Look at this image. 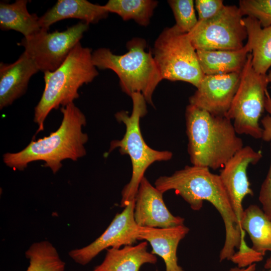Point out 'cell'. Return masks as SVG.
<instances>
[{
    "instance_id": "6da1fadb",
    "label": "cell",
    "mask_w": 271,
    "mask_h": 271,
    "mask_svg": "<svg viewBox=\"0 0 271 271\" xmlns=\"http://www.w3.org/2000/svg\"><path fill=\"white\" fill-rule=\"evenodd\" d=\"M155 187L163 193L175 190L195 211L202 208L204 201L213 205L222 217L225 229L219 260H230L235 248H239L241 239H245V232L238 223L219 175L211 173L207 168L186 166L170 176L159 177Z\"/></svg>"
},
{
    "instance_id": "7a4b0ae2",
    "label": "cell",
    "mask_w": 271,
    "mask_h": 271,
    "mask_svg": "<svg viewBox=\"0 0 271 271\" xmlns=\"http://www.w3.org/2000/svg\"><path fill=\"white\" fill-rule=\"evenodd\" d=\"M63 115L59 128L48 136L33 140L23 150L17 153H7L3 156L9 167L23 171L32 162L44 161V167L54 174L62 167L66 159L73 161L85 156V145L88 141L87 133L82 131L86 124L84 113L74 102L60 108Z\"/></svg>"
},
{
    "instance_id": "3957f363",
    "label": "cell",
    "mask_w": 271,
    "mask_h": 271,
    "mask_svg": "<svg viewBox=\"0 0 271 271\" xmlns=\"http://www.w3.org/2000/svg\"><path fill=\"white\" fill-rule=\"evenodd\" d=\"M188 153L192 165L216 170L243 146L232 121L191 104L185 111Z\"/></svg>"
},
{
    "instance_id": "277c9868",
    "label": "cell",
    "mask_w": 271,
    "mask_h": 271,
    "mask_svg": "<svg viewBox=\"0 0 271 271\" xmlns=\"http://www.w3.org/2000/svg\"><path fill=\"white\" fill-rule=\"evenodd\" d=\"M44 74V89L34 109L37 133L43 131L44 121L53 109L74 102L79 97V88L91 82L99 73L93 63L91 49L79 42L58 68Z\"/></svg>"
},
{
    "instance_id": "5b68a950",
    "label": "cell",
    "mask_w": 271,
    "mask_h": 271,
    "mask_svg": "<svg viewBox=\"0 0 271 271\" xmlns=\"http://www.w3.org/2000/svg\"><path fill=\"white\" fill-rule=\"evenodd\" d=\"M146 47L144 39L134 38L127 42L126 53L116 55L108 48H100L92 52V61L100 70L114 72L125 94L130 96L141 93L147 102L154 105L153 93L163 79L152 53L146 52Z\"/></svg>"
},
{
    "instance_id": "8992f818",
    "label": "cell",
    "mask_w": 271,
    "mask_h": 271,
    "mask_svg": "<svg viewBox=\"0 0 271 271\" xmlns=\"http://www.w3.org/2000/svg\"><path fill=\"white\" fill-rule=\"evenodd\" d=\"M132 101L130 115L121 110L115 114L116 119L125 126V132L121 140L111 142L109 152L118 149L121 155H128L132 165L129 182L121 192L120 206L125 207L134 200L140 184L147 169L156 162L171 160L173 153L169 151H158L149 147L141 133L140 119L147 113V101L141 93L135 92L130 96Z\"/></svg>"
},
{
    "instance_id": "52a82bcc",
    "label": "cell",
    "mask_w": 271,
    "mask_h": 271,
    "mask_svg": "<svg viewBox=\"0 0 271 271\" xmlns=\"http://www.w3.org/2000/svg\"><path fill=\"white\" fill-rule=\"evenodd\" d=\"M152 54L163 79L184 81L197 88L204 76L188 34L175 25L160 33Z\"/></svg>"
},
{
    "instance_id": "ba28073f",
    "label": "cell",
    "mask_w": 271,
    "mask_h": 271,
    "mask_svg": "<svg viewBox=\"0 0 271 271\" xmlns=\"http://www.w3.org/2000/svg\"><path fill=\"white\" fill-rule=\"evenodd\" d=\"M267 75L256 73L252 65V55L248 54L241 72L236 92L226 116L231 119L238 134L262 138L263 129L259 120L264 110Z\"/></svg>"
},
{
    "instance_id": "9c48e42d",
    "label": "cell",
    "mask_w": 271,
    "mask_h": 271,
    "mask_svg": "<svg viewBox=\"0 0 271 271\" xmlns=\"http://www.w3.org/2000/svg\"><path fill=\"white\" fill-rule=\"evenodd\" d=\"M243 15L236 6H224L213 17L198 21L187 33L196 50H237L247 37Z\"/></svg>"
},
{
    "instance_id": "30bf717a",
    "label": "cell",
    "mask_w": 271,
    "mask_h": 271,
    "mask_svg": "<svg viewBox=\"0 0 271 271\" xmlns=\"http://www.w3.org/2000/svg\"><path fill=\"white\" fill-rule=\"evenodd\" d=\"M89 24L80 22L63 31L39 32L24 37L17 43L24 48V52L35 63L39 71L52 72L58 68L80 42Z\"/></svg>"
},
{
    "instance_id": "8fae6325",
    "label": "cell",
    "mask_w": 271,
    "mask_h": 271,
    "mask_svg": "<svg viewBox=\"0 0 271 271\" xmlns=\"http://www.w3.org/2000/svg\"><path fill=\"white\" fill-rule=\"evenodd\" d=\"M134 200L117 213L111 222L96 239L89 245L76 248L69 252L77 263L85 265L101 251L107 248H119L122 245H131L139 240V228L133 217Z\"/></svg>"
},
{
    "instance_id": "7c38bea8",
    "label": "cell",
    "mask_w": 271,
    "mask_h": 271,
    "mask_svg": "<svg viewBox=\"0 0 271 271\" xmlns=\"http://www.w3.org/2000/svg\"><path fill=\"white\" fill-rule=\"evenodd\" d=\"M262 157L261 151L244 146L224 165L219 175L240 227L244 211L242 201L247 195H253L247 169L250 164H256Z\"/></svg>"
},
{
    "instance_id": "4fadbf2b",
    "label": "cell",
    "mask_w": 271,
    "mask_h": 271,
    "mask_svg": "<svg viewBox=\"0 0 271 271\" xmlns=\"http://www.w3.org/2000/svg\"><path fill=\"white\" fill-rule=\"evenodd\" d=\"M241 73L205 75L189 104L211 114L226 116L237 90Z\"/></svg>"
},
{
    "instance_id": "5bb4252c",
    "label": "cell",
    "mask_w": 271,
    "mask_h": 271,
    "mask_svg": "<svg viewBox=\"0 0 271 271\" xmlns=\"http://www.w3.org/2000/svg\"><path fill=\"white\" fill-rule=\"evenodd\" d=\"M163 194L144 177L134 198L133 217L141 227L168 228L184 225L185 219L173 215L166 206Z\"/></svg>"
},
{
    "instance_id": "9a60e30c",
    "label": "cell",
    "mask_w": 271,
    "mask_h": 271,
    "mask_svg": "<svg viewBox=\"0 0 271 271\" xmlns=\"http://www.w3.org/2000/svg\"><path fill=\"white\" fill-rule=\"evenodd\" d=\"M39 70L25 52L14 62L0 63V108L11 105L24 95L29 82Z\"/></svg>"
},
{
    "instance_id": "2e32d148",
    "label": "cell",
    "mask_w": 271,
    "mask_h": 271,
    "mask_svg": "<svg viewBox=\"0 0 271 271\" xmlns=\"http://www.w3.org/2000/svg\"><path fill=\"white\" fill-rule=\"evenodd\" d=\"M189 231L184 224L163 228L140 226L139 240L150 243L151 252L163 259L166 271H184L178 263L177 251L179 242Z\"/></svg>"
},
{
    "instance_id": "e0dca14e",
    "label": "cell",
    "mask_w": 271,
    "mask_h": 271,
    "mask_svg": "<svg viewBox=\"0 0 271 271\" xmlns=\"http://www.w3.org/2000/svg\"><path fill=\"white\" fill-rule=\"evenodd\" d=\"M108 14L104 6L86 0H58L39 18V22L42 29L48 31L52 25L64 19H80L89 25L106 18Z\"/></svg>"
},
{
    "instance_id": "ac0fdd59",
    "label": "cell",
    "mask_w": 271,
    "mask_h": 271,
    "mask_svg": "<svg viewBox=\"0 0 271 271\" xmlns=\"http://www.w3.org/2000/svg\"><path fill=\"white\" fill-rule=\"evenodd\" d=\"M147 247V241H144L122 248H107L104 260L93 271H140L143 265L157 261L156 255L149 252Z\"/></svg>"
},
{
    "instance_id": "d6986e66",
    "label": "cell",
    "mask_w": 271,
    "mask_h": 271,
    "mask_svg": "<svg viewBox=\"0 0 271 271\" xmlns=\"http://www.w3.org/2000/svg\"><path fill=\"white\" fill-rule=\"evenodd\" d=\"M251 52L248 43L237 50H196L205 75L241 73Z\"/></svg>"
},
{
    "instance_id": "ffe728a7",
    "label": "cell",
    "mask_w": 271,
    "mask_h": 271,
    "mask_svg": "<svg viewBox=\"0 0 271 271\" xmlns=\"http://www.w3.org/2000/svg\"><path fill=\"white\" fill-rule=\"evenodd\" d=\"M242 23L252 52L253 68L256 73L266 75L271 67V26L262 28L257 20L249 17L243 18Z\"/></svg>"
},
{
    "instance_id": "44dd1931",
    "label": "cell",
    "mask_w": 271,
    "mask_h": 271,
    "mask_svg": "<svg viewBox=\"0 0 271 271\" xmlns=\"http://www.w3.org/2000/svg\"><path fill=\"white\" fill-rule=\"evenodd\" d=\"M29 2L17 0L12 4L0 3V28L2 31L14 30L26 37L41 30L40 17L28 11Z\"/></svg>"
},
{
    "instance_id": "7402d4cb",
    "label": "cell",
    "mask_w": 271,
    "mask_h": 271,
    "mask_svg": "<svg viewBox=\"0 0 271 271\" xmlns=\"http://www.w3.org/2000/svg\"><path fill=\"white\" fill-rule=\"evenodd\" d=\"M240 227L249 235L253 249L263 255L271 252V220L259 206L252 204L244 210Z\"/></svg>"
},
{
    "instance_id": "603a6c76",
    "label": "cell",
    "mask_w": 271,
    "mask_h": 271,
    "mask_svg": "<svg viewBox=\"0 0 271 271\" xmlns=\"http://www.w3.org/2000/svg\"><path fill=\"white\" fill-rule=\"evenodd\" d=\"M29 260L26 271H64L65 262L56 248L48 240L36 242L25 252Z\"/></svg>"
},
{
    "instance_id": "cb8c5ba5",
    "label": "cell",
    "mask_w": 271,
    "mask_h": 271,
    "mask_svg": "<svg viewBox=\"0 0 271 271\" xmlns=\"http://www.w3.org/2000/svg\"><path fill=\"white\" fill-rule=\"evenodd\" d=\"M158 4L153 0H109L104 6L109 13L117 14L124 21L133 20L147 27Z\"/></svg>"
},
{
    "instance_id": "d4e9b609",
    "label": "cell",
    "mask_w": 271,
    "mask_h": 271,
    "mask_svg": "<svg viewBox=\"0 0 271 271\" xmlns=\"http://www.w3.org/2000/svg\"><path fill=\"white\" fill-rule=\"evenodd\" d=\"M168 3L173 13L177 28L182 32L189 33L198 22L192 0H170Z\"/></svg>"
},
{
    "instance_id": "484cf974",
    "label": "cell",
    "mask_w": 271,
    "mask_h": 271,
    "mask_svg": "<svg viewBox=\"0 0 271 271\" xmlns=\"http://www.w3.org/2000/svg\"><path fill=\"white\" fill-rule=\"evenodd\" d=\"M238 8L243 16L256 19L262 28L271 26V0H240Z\"/></svg>"
},
{
    "instance_id": "4316f807",
    "label": "cell",
    "mask_w": 271,
    "mask_h": 271,
    "mask_svg": "<svg viewBox=\"0 0 271 271\" xmlns=\"http://www.w3.org/2000/svg\"><path fill=\"white\" fill-rule=\"evenodd\" d=\"M238 250L231 256L230 260L236 264L239 267H244L262 260L263 255L249 247L245 241L240 244Z\"/></svg>"
},
{
    "instance_id": "83f0119b",
    "label": "cell",
    "mask_w": 271,
    "mask_h": 271,
    "mask_svg": "<svg viewBox=\"0 0 271 271\" xmlns=\"http://www.w3.org/2000/svg\"><path fill=\"white\" fill-rule=\"evenodd\" d=\"M198 21L208 20L216 15L224 7L222 0H196Z\"/></svg>"
},
{
    "instance_id": "f1b7e54d",
    "label": "cell",
    "mask_w": 271,
    "mask_h": 271,
    "mask_svg": "<svg viewBox=\"0 0 271 271\" xmlns=\"http://www.w3.org/2000/svg\"><path fill=\"white\" fill-rule=\"evenodd\" d=\"M270 161L269 169L260 187L259 201L262 205V210L271 220V143L270 145Z\"/></svg>"
},
{
    "instance_id": "f546056e",
    "label": "cell",
    "mask_w": 271,
    "mask_h": 271,
    "mask_svg": "<svg viewBox=\"0 0 271 271\" xmlns=\"http://www.w3.org/2000/svg\"><path fill=\"white\" fill-rule=\"evenodd\" d=\"M263 129L262 139L266 142L271 141V116L267 114L261 119Z\"/></svg>"
},
{
    "instance_id": "4dcf8cb0",
    "label": "cell",
    "mask_w": 271,
    "mask_h": 271,
    "mask_svg": "<svg viewBox=\"0 0 271 271\" xmlns=\"http://www.w3.org/2000/svg\"><path fill=\"white\" fill-rule=\"evenodd\" d=\"M264 109L268 113V114L271 116V96L267 90L265 92Z\"/></svg>"
},
{
    "instance_id": "1f68e13d",
    "label": "cell",
    "mask_w": 271,
    "mask_h": 271,
    "mask_svg": "<svg viewBox=\"0 0 271 271\" xmlns=\"http://www.w3.org/2000/svg\"><path fill=\"white\" fill-rule=\"evenodd\" d=\"M256 267V264L253 263L246 267H239L236 266L231 268L228 271H255ZM267 271H271V268L268 269Z\"/></svg>"
},
{
    "instance_id": "d6a6232c",
    "label": "cell",
    "mask_w": 271,
    "mask_h": 271,
    "mask_svg": "<svg viewBox=\"0 0 271 271\" xmlns=\"http://www.w3.org/2000/svg\"><path fill=\"white\" fill-rule=\"evenodd\" d=\"M264 266L266 269H268L271 268V255L270 257L266 259Z\"/></svg>"
},
{
    "instance_id": "836d02e7",
    "label": "cell",
    "mask_w": 271,
    "mask_h": 271,
    "mask_svg": "<svg viewBox=\"0 0 271 271\" xmlns=\"http://www.w3.org/2000/svg\"><path fill=\"white\" fill-rule=\"evenodd\" d=\"M266 75L268 83L271 84V70L268 72V74H266Z\"/></svg>"
}]
</instances>
